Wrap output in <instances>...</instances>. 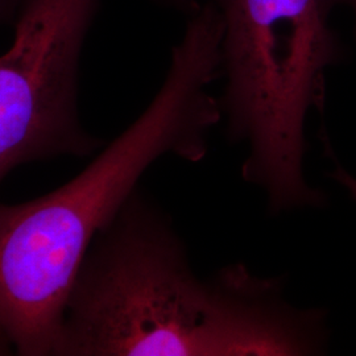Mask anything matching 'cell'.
I'll return each mask as SVG.
<instances>
[{"instance_id":"3","label":"cell","mask_w":356,"mask_h":356,"mask_svg":"<svg viewBox=\"0 0 356 356\" xmlns=\"http://www.w3.org/2000/svg\"><path fill=\"white\" fill-rule=\"evenodd\" d=\"M220 17L219 99L242 176L277 216L325 204L305 177V124L341 45L322 0H211Z\"/></svg>"},{"instance_id":"4","label":"cell","mask_w":356,"mask_h":356,"mask_svg":"<svg viewBox=\"0 0 356 356\" xmlns=\"http://www.w3.org/2000/svg\"><path fill=\"white\" fill-rule=\"evenodd\" d=\"M99 0H26L0 54V182L13 168L103 145L78 113L79 61Z\"/></svg>"},{"instance_id":"6","label":"cell","mask_w":356,"mask_h":356,"mask_svg":"<svg viewBox=\"0 0 356 356\" xmlns=\"http://www.w3.org/2000/svg\"><path fill=\"white\" fill-rule=\"evenodd\" d=\"M26 0H0V26L16 19Z\"/></svg>"},{"instance_id":"5","label":"cell","mask_w":356,"mask_h":356,"mask_svg":"<svg viewBox=\"0 0 356 356\" xmlns=\"http://www.w3.org/2000/svg\"><path fill=\"white\" fill-rule=\"evenodd\" d=\"M331 177L334 178L339 185H342L356 202V177L350 175L339 163H335V168L331 172Z\"/></svg>"},{"instance_id":"2","label":"cell","mask_w":356,"mask_h":356,"mask_svg":"<svg viewBox=\"0 0 356 356\" xmlns=\"http://www.w3.org/2000/svg\"><path fill=\"white\" fill-rule=\"evenodd\" d=\"M220 22L191 13L144 113L76 177L38 200L0 204V337L20 355H51L65 301L95 235L159 159L198 163L222 122Z\"/></svg>"},{"instance_id":"8","label":"cell","mask_w":356,"mask_h":356,"mask_svg":"<svg viewBox=\"0 0 356 356\" xmlns=\"http://www.w3.org/2000/svg\"><path fill=\"white\" fill-rule=\"evenodd\" d=\"M161 1H165L168 4H173L177 7H191V10L195 7L193 4V0H161Z\"/></svg>"},{"instance_id":"7","label":"cell","mask_w":356,"mask_h":356,"mask_svg":"<svg viewBox=\"0 0 356 356\" xmlns=\"http://www.w3.org/2000/svg\"><path fill=\"white\" fill-rule=\"evenodd\" d=\"M322 3L329 13L337 7H344L351 11L354 16V29H355L356 38V0H322Z\"/></svg>"},{"instance_id":"1","label":"cell","mask_w":356,"mask_h":356,"mask_svg":"<svg viewBox=\"0 0 356 356\" xmlns=\"http://www.w3.org/2000/svg\"><path fill=\"white\" fill-rule=\"evenodd\" d=\"M325 314L244 264L202 279L139 189L92 239L65 301L61 356L316 355Z\"/></svg>"}]
</instances>
